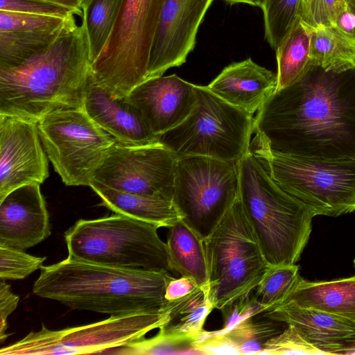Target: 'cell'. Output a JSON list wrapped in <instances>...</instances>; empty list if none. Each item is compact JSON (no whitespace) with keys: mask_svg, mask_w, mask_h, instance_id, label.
I'll use <instances>...</instances> for the list:
<instances>
[{"mask_svg":"<svg viewBox=\"0 0 355 355\" xmlns=\"http://www.w3.org/2000/svg\"><path fill=\"white\" fill-rule=\"evenodd\" d=\"M0 10L24 12L40 15L67 17L72 14L71 9L42 0H0Z\"/></svg>","mask_w":355,"mask_h":355,"instance_id":"8d00e7d4","label":"cell"},{"mask_svg":"<svg viewBox=\"0 0 355 355\" xmlns=\"http://www.w3.org/2000/svg\"><path fill=\"white\" fill-rule=\"evenodd\" d=\"M239 194V162L178 156L172 201L181 220L202 240Z\"/></svg>","mask_w":355,"mask_h":355,"instance_id":"30bf717a","label":"cell"},{"mask_svg":"<svg viewBox=\"0 0 355 355\" xmlns=\"http://www.w3.org/2000/svg\"><path fill=\"white\" fill-rule=\"evenodd\" d=\"M46 257H35L24 250L0 245L1 280L23 279L42 267Z\"/></svg>","mask_w":355,"mask_h":355,"instance_id":"836d02e7","label":"cell"},{"mask_svg":"<svg viewBox=\"0 0 355 355\" xmlns=\"http://www.w3.org/2000/svg\"><path fill=\"white\" fill-rule=\"evenodd\" d=\"M301 0H265V36L276 51L299 19Z\"/></svg>","mask_w":355,"mask_h":355,"instance_id":"4dcf8cb0","label":"cell"},{"mask_svg":"<svg viewBox=\"0 0 355 355\" xmlns=\"http://www.w3.org/2000/svg\"><path fill=\"white\" fill-rule=\"evenodd\" d=\"M231 3H248L253 6L262 8L265 0H223Z\"/></svg>","mask_w":355,"mask_h":355,"instance_id":"7bdbcfd3","label":"cell"},{"mask_svg":"<svg viewBox=\"0 0 355 355\" xmlns=\"http://www.w3.org/2000/svg\"><path fill=\"white\" fill-rule=\"evenodd\" d=\"M195 91L193 110L180 124L162 134L160 143L178 156L239 162L250 150L254 118L207 86L195 85Z\"/></svg>","mask_w":355,"mask_h":355,"instance_id":"9c48e42d","label":"cell"},{"mask_svg":"<svg viewBox=\"0 0 355 355\" xmlns=\"http://www.w3.org/2000/svg\"><path fill=\"white\" fill-rule=\"evenodd\" d=\"M250 150L274 181L315 216L337 217L355 211V159L300 157L254 146Z\"/></svg>","mask_w":355,"mask_h":355,"instance_id":"ba28073f","label":"cell"},{"mask_svg":"<svg viewBox=\"0 0 355 355\" xmlns=\"http://www.w3.org/2000/svg\"><path fill=\"white\" fill-rule=\"evenodd\" d=\"M311 63L327 71L355 69V37L335 26H324L312 33Z\"/></svg>","mask_w":355,"mask_h":355,"instance_id":"484cf974","label":"cell"},{"mask_svg":"<svg viewBox=\"0 0 355 355\" xmlns=\"http://www.w3.org/2000/svg\"><path fill=\"white\" fill-rule=\"evenodd\" d=\"M207 87L225 102L253 116L276 91L277 76L248 58L225 67Z\"/></svg>","mask_w":355,"mask_h":355,"instance_id":"ffe728a7","label":"cell"},{"mask_svg":"<svg viewBox=\"0 0 355 355\" xmlns=\"http://www.w3.org/2000/svg\"><path fill=\"white\" fill-rule=\"evenodd\" d=\"M345 1H346V2L347 1V0H345Z\"/></svg>","mask_w":355,"mask_h":355,"instance_id":"c3c4849f","label":"cell"},{"mask_svg":"<svg viewBox=\"0 0 355 355\" xmlns=\"http://www.w3.org/2000/svg\"><path fill=\"white\" fill-rule=\"evenodd\" d=\"M34 295L71 309L117 315L163 306L175 278L168 272L130 270L69 257L40 268Z\"/></svg>","mask_w":355,"mask_h":355,"instance_id":"3957f363","label":"cell"},{"mask_svg":"<svg viewBox=\"0 0 355 355\" xmlns=\"http://www.w3.org/2000/svg\"><path fill=\"white\" fill-rule=\"evenodd\" d=\"M166 0H123L103 50L92 63L95 81L125 98L146 79L154 40Z\"/></svg>","mask_w":355,"mask_h":355,"instance_id":"52a82bcc","label":"cell"},{"mask_svg":"<svg viewBox=\"0 0 355 355\" xmlns=\"http://www.w3.org/2000/svg\"><path fill=\"white\" fill-rule=\"evenodd\" d=\"M168 302V318L159 330L173 337L198 343L205 331L206 319L214 309L209 294L196 286L184 296Z\"/></svg>","mask_w":355,"mask_h":355,"instance_id":"d4e9b609","label":"cell"},{"mask_svg":"<svg viewBox=\"0 0 355 355\" xmlns=\"http://www.w3.org/2000/svg\"><path fill=\"white\" fill-rule=\"evenodd\" d=\"M284 324L261 313L226 330L205 331L196 348L200 354H261L266 343L281 333Z\"/></svg>","mask_w":355,"mask_h":355,"instance_id":"44dd1931","label":"cell"},{"mask_svg":"<svg viewBox=\"0 0 355 355\" xmlns=\"http://www.w3.org/2000/svg\"><path fill=\"white\" fill-rule=\"evenodd\" d=\"M93 1L94 0H77L78 6L83 12L88 11Z\"/></svg>","mask_w":355,"mask_h":355,"instance_id":"ee69618b","label":"cell"},{"mask_svg":"<svg viewBox=\"0 0 355 355\" xmlns=\"http://www.w3.org/2000/svg\"><path fill=\"white\" fill-rule=\"evenodd\" d=\"M47 157L37 122L0 114V200L19 187L43 183Z\"/></svg>","mask_w":355,"mask_h":355,"instance_id":"5bb4252c","label":"cell"},{"mask_svg":"<svg viewBox=\"0 0 355 355\" xmlns=\"http://www.w3.org/2000/svg\"><path fill=\"white\" fill-rule=\"evenodd\" d=\"M223 318L222 330H226L249 317L262 313L252 294L241 297L221 309Z\"/></svg>","mask_w":355,"mask_h":355,"instance_id":"74e56055","label":"cell"},{"mask_svg":"<svg viewBox=\"0 0 355 355\" xmlns=\"http://www.w3.org/2000/svg\"><path fill=\"white\" fill-rule=\"evenodd\" d=\"M19 302V296L10 290V286L6 280L0 282V342L3 343L10 336L7 334L8 317L15 310Z\"/></svg>","mask_w":355,"mask_h":355,"instance_id":"f35d334b","label":"cell"},{"mask_svg":"<svg viewBox=\"0 0 355 355\" xmlns=\"http://www.w3.org/2000/svg\"><path fill=\"white\" fill-rule=\"evenodd\" d=\"M334 26L344 33L355 37V14L348 6L337 16Z\"/></svg>","mask_w":355,"mask_h":355,"instance_id":"60d3db41","label":"cell"},{"mask_svg":"<svg viewBox=\"0 0 355 355\" xmlns=\"http://www.w3.org/2000/svg\"><path fill=\"white\" fill-rule=\"evenodd\" d=\"M239 198L269 266L300 259L315 213L284 191L250 150L239 161Z\"/></svg>","mask_w":355,"mask_h":355,"instance_id":"277c9868","label":"cell"},{"mask_svg":"<svg viewBox=\"0 0 355 355\" xmlns=\"http://www.w3.org/2000/svg\"><path fill=\"white\" fill-rule=\"evenodd\" d=\"M67 17L0 10V31H35L61 26Z\"/></svg>","mask_w":355,"mask_h":355,"instance_id":"e575fe53","label":"cell"},{"mask_svg":"<svg viewBox=\"0 0 355 355\" xmlns=\"http://www.w3.org/2000/svg\"><path fill=\"white\" fill-rule=\"evenodd\" d=\"M166 246L171 266L209 294V269L204 241L182 220L171 226Z\"/></svg>","mask_w":355,"mask_h":355,"instance_id":"603a6c76","label":"cell"},{"mask_svg":"<svg viewBox=\"0 0 355 355\" xmlns=\"http://www.w3.org/2000/svg\"><path fill=\"white\" fill-rule=\"evenodd\" d=\"M311 35L312 32L299 18L275 51L277 62L276 91L296 82L310 67Z\"/></svg>","mask_w":355,"mask_h":355,"instance_id":"4316f807","label":"cell"},{"mask_svg":"<svg viewBox=\"0 0 355 355\" xmlns=\"http://www.w3.org/2000/svg\"><path fill=\"white\" fill-rule=\"evenodd\" d=\"M345 0H301L299 18L311 32L335 24L337 16L346 8Z\"/></svg>","mask_w":355,"mask_h":355,"instance_id":"d6a6232c","label":"cell"},{"mask_svg":"<svg viewBox=\"0 0 355 355\" xmlns=\"http://www.w3.org/2000/svg\"><path fill=\"white\" fill-rule=\"evenodd\" d=\"M53 3L59 4L67 7L73 10L76 15L81 17L83 15V11L80 8L77 0H42Z\"/></svg>","mask_w":355,"mask_h":355,"instance_id":"b9f144b4","label":"cell"},{"mask_svg":"<svg viewBox=\"0 0 355 355\" xmlns=\"http://www.w3.org/2000/svg\"><path fill=\"white\" fill-rule=\"evenodd\" d=\"M178 155L161 143L116 142L92 180L121 191L172 200Z\"/></svg>","mask_w":355,"mask_h":355,"instance_id":"4fadbf2b","label":"cell"},{"mask_svg":"<svg viewBox=\"0 0 355 355\" xmlns=\"http://www.w3.org/2000/svg\"><path fill=\"white\" fill-rule=\"evenodd\" d=\"M351 320L355 324V318H348Z\"/></svg>","mask_w":355,"mask_h":355,"instance_id":"bcb514c9","label":"cell"},{"mask_svg":"<svg viewBox=\"0 0 355 355\" xmlns=\"http://www.w3.org/2000/svg\"><path fill=\"white\" fill-rule=\"evenodd\" d=\"M354 267L355 268V258L354 259Z\"/></svg>","mask_w":355,"mask_h":355,"instance_id":"7dc6e473","label":"cell"},{"mask_svg":"<svg viewBox=\"0 0 355 355\" xmlns=\"http://www.w3.org/2000/svg\"><path fill=\"white\" fill-rule=\"evenodd\" d=\"M86 114L117 142L131 146L160 143L127 98H115L101 87L91 73L83 104Z\"/></svg>","mask_w":355,"mask_h":355,"instance_id":"d6986e66","label":"cell"},{"mask_svg":"<svg viewBox=\"0 0 355 355\" xmlns=\"http://www.w3.org/2000/svg\"><path fill=\"white\" fill-rule=\"evenodd\" d=\"M123 0H94L89 8L87 28L91 62L103 50L119 13Z\"/></svg>","mask_w":355,"mask_h":355,"instance_id":"f546056e","label":"cell"},{"mask_svg":"<svg viewBox=\"0 0 355 355\" xmlns=\"http://www.w3.org/2000/svg\"><path fill=\"white\" fill-rule=\"evenodd\" d=\"M250 146L288 155L355 159V69L311 64L257 112Z\"/></svg>","mask_w":355,"mask_h":355,"instance_id":"6da1fadb","label":"cell"},{"mask_svg":"<svg viewBox=\"0 0 355 355\" xmlns=\"http://www.w3.org/2000/svg\"><path fill=\"white\" fill-rule=\"evenodd\" d=\"M197 284L191 279L181 277L173 278L167 285L165 292L166 300H172L184 296L192 290Z\"/></svg>","mask_w":355,"mask_h":355,"instance_id":"ab89813d","label":"cell"},{"mask_svg":"<svg viewBox=\"0 0 355 355\" xmlns=\"http://www.w3.org/2000/svg\"><path fill=\"white\" fill-rule=\"evenodd\" d=\"M73 15L50 45L12 68H0V114L38 122L64 108L83 109L92 73L87 28Z\"/></svg>","mask_w":355,"mask_h":355,"instance_id":"7a4b0ae2","label":"cell"},{"mask_svg":"<svg viewBox=\"0 0 355 355\" xmlns=\"http://www.w3.org/2000/svg\"><path fill=\"white\" fill-rule=\"evenodd\" d=\"M347 3L349 9L355 14V0H347Z\"/></svg>","mask_w":355,"mask_h":355,"instance_id":"f6af8a7d","label":"cell"},{"mask_svg":"<svg viewBox=\"0 0 355 355\" xmlns=\"http://www.w3.org/2000/svg\"><path fill=\"white\" fill-rule=\"evenodd\" d=\"M126 98L148 128L158 136L180 124L196 102L195 85L175 74L146 79Z\"/></svg>","mask_w":355,"mask_h":355,"instance_id":"2e32d148","label":"cell"},{"mask_svg":"<svg viewBox=\"0 0 355 355\" xmlns=\"http://www.w3.org/2000/svg\"><path fill=\"white\" fill-rule=\"evenodd\" d=\"M214 0H166L150 53L146 79L186 62Z\"/></svg>","mask_w":355,"mask_h":355,"instance_id":"9a60e30c","label":"cell"},{"mask_svg":"<svg viewBox=\"0 0 355 355\" xmlns=\"http://www.w3.org/2000/svg\"><path fill=\"white\" fill-rule=\"evenodd\" d=\"M73 15L61 26L55 28L35 31H0V68L17 67L42 51L55 39Z\"/></svg>","mask_w":355,"mask_h":355,"instance_id":"83f0119b","label":"cell"},{"mask_svg":"<svg viewBox=\"0 0 355 355\" xmlns=\"http://www.w3.org/2000/svg\"><path fill=\"white\" fill-rule=\"evenodd\" d=\"M196 341L178 338L159 331L150 338L144 337L115 348L110 354L122 355L200 354Z\"/></svg>","mask_w":355,"mask_h":355,"instance_id":"1f68e13d","label":"cell"},{"mask_svg":"<svg viewBox=\"0 0 355 355\" xmlns=\"http://www.w3.org/2000/svg\"><path fill=\"white\" fill-rule=\"evenodd\" d=\"M40 139L54 170L67 186H89L116 140L83 109L51 112L37 122Z\"/></svg>","mask_w":355,"mask_h":355,"instance_id":"7c38bea8","label":"cell"},{"mask_svg":"<svg viewBox=\"0 0 355 355\" xmlns=\"http://www.w3.org/2000/svg\"><path fill=\"white\" fill-rule=\"evenodd\" d=\"M209 277V297L221 310L252 293L269 265L239 196L204 240Z\"/></svg>","mask_w":355,"mask_h":355,"instance_id":"8992f818","label":"cell"},{"mask_svg":"<svg viewBox=\"0 0 355 355\" xmlns=\"http://www.w3.org/2000/svg\"><path fill=\"white\" fill-rule=\"evenodd\" d=\"M158 226L116 214L78 220L64 233L68 257L110 267L173 272Z\"/></svg>","mask_w":355,"mask_h":355,"instance_id":"5b68a950","label":"cell"},{"mask_svg":"<svg viewBox=\"0 0 355 355\" xmlns=\"http://www.w3.org/2000/svg\"><path fill=\"white\" fill-rule=\"evenodd\" d=\"M89 187L102 200L101 205L116 214L148 222L159 227H170L181 220L171 200L127 193L93 180Z\"/></svg>","mask_w":355,"mask_h":355,"instance_id":"7402d4cb","label":"cell"},{"mask_svg":"<svg viewBox=\"0 0 355 355\" xmlns=\"http://www.w3.org/2000/svg\"><path fill=\"white\" fill-rule=\"evenodd\" d=\"M40 185H23L0 200V245L25 250L51 234Z\"/></svg>","mask_w":355,"mask_h":355,"instance_id":"e0dca14e","label":"cell"},{"mask_svg":"<svg viewBox=\"0 0 355 355\" xmlns=\"http://www.w3.org/2000/svg\"><path fill=\"white\" fill-rule=\"evenodd\" d=\"M302 279L296 264L269 266L253 294L261 312L285 303Z\"/></svg>","mask_w":355,"mask_h":355,"instance_id":"f1b7e54d","label":"cell"},{"mask_svg":"<svg viewBox=\"0 0 355 355\" xmlns=\"http://www.w3.org/2000/svg\"><path fill=\"white\" fill-rule=\"evenodd\" d=\"M167 302L161 307L111 315L89 324L53 331L44 324L20 340L1 348V355L105 354L159 329L168 318Z\"/></svg>","mask_w":355,"mask_h":355,"instance_id":"8fae6325","label":"cell"},{"mask_svg":"<svg viewBox=\"0 0 355 355\" xmlns=\"http://www.w3.org/2000/svg\"><path fill=\"white\" fill-rule=\"evenodd\" d=\"M288 301L303 307L354 318L355 275L331 281L310 282L302 278Z\"/></svg>","mask_w":355,"mask_h":355,"instance_id":"cb8c5ba5","label":"cell"},{"mask_svg":"<svg viewBox=\"0 0 355 355\" xmlns=\"http://www.w3.org/2000/svg\"><path fill=\"white\" fill-rule=\"evenodd\" d=\"M287 327L265 344L261 354H324L308 341L294 326Z\"/></svg>","mask_w":355,"mask_h":355,"instance_id":"d590c367","label":"cell"},{"mask_svg":"<svg viewBox=\"0 0 355 355\" xmlns=\"http://www.w3.org/2000/svg\"><path fill=\"white\" fill-rule=\"evenodd\" d=\"M264 315L296 327L324 354H355V324L349 319L288 301Z\"/></svg>","mask_w":355,"mask_h":355,"instance_id":"ac0fdd59","label":"cell"}]
</instances>
